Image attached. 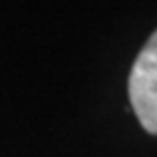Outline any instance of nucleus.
Listing matches in <instances>:
<instances>
[{
    "instance_id": "nucleus-1",
    "label": "nucleus",
    "mask_w": 157,
    "mask_h": 157,
    "mask_svg": "<svg viewBox=\"0 0 157 157\" xmlns=\"http://www.w3.org/2000/svg\"><path fill=\"white\" fill-rule=\"evenodd\" d=\"M129 98L142 127L157 133V37L153 35L148 44L137 55L133 70L129 74Z\"/></svg>"
}]
</instances>
